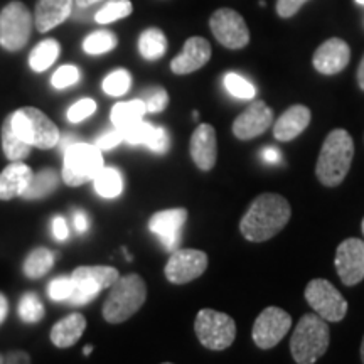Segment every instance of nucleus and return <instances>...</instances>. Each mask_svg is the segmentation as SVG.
Wrapping results in <instances>:
<instances>
[{"label":"nucleus","mask_w":364,"mask_h":364,"mask_svg":"<svg viewBox=\"0 0 364 364\" xmlns=\"http://www.w3.org/2000/svg\"><path fill=\"white\" fill-rule=\"evenodd\" d=\"M292 215L290 203L284 196L265 193L250 204L240 221V231L248 241L262 243L273 238L287 226Z\"/></svg>","instance_id":"nucleus-1"},{"label":"nucleus","mask_w":364,"mask_h":364,"mask_svg":"<svg viewBox=\"0 0 364 364\" xmlns=\"http://www.w3.org/2000/svg\"><path fill=\"white\" fill-rule=\"evenodd\" d=\"M354 157V142L349 132L343 129L332 130L326 136L324 144L318 154L316 176L321 184L327 188H336L343 184V181L351 169Z\"/></svg>","instance_id":"nucleus-2"},{"label":"nucleus","mask_w":364,"mask_h":364,"mask_svg":"<svg viewBox=\"0 0 364 364\" xmlns=\"http://www.w3.org/2000/svg\"><path fill=\"white\" fill-rule=\"evenodd\" d=\"M147 300V285L136 273L120 277L110 287L103 304V318L110 324H122L140 311Z\"/></svg>","instance_id":"nucleus-3"},{"label":"nucleus","mask_w":364,"mask_h":364,"mask_svg":"<svg viewBox=\"0 0 364 364\" xmlns=\"http://www.w3.org/2000/svg\"><path fill=\"white\" fill-rule=\"evenodd\" d=\"M331 331L317 314H306L295 327L290 339V353L297 364H314L324 356L329 348Z\"/></svg>","instance_id":"nucleus-4"},{"label":"nucleus","mask_w":364,"mask_h":364,"mask_svg":"<svg viewBox=\"0 0 364 364\" xmlns=\"http://www.w3.org/2000/svg\"><path fill=\"white\" fill-rule=\"evenodd\" d=\"M11 117L14 132L31 147L48 150L56 147L59 139H61L58 127L39 108H19V110L11 113Z\"/></svg>","instance_id":"nucleus-5"},{"label":"nucleus","mask_w":364,"mask_h":364,"mask_svg":"<svg viewBox=\"0 0 364 364\" xmlns=\"http://www.w3.org/2000/svg\"><path fill=\"white\" fill-rule=\"evenodd\" d=\"M105 167L102 150L97 145L78 142L71 145L65 152V166H63V181L66 186L78 188L86 182L93 181Z\"/></svg>","instance_id":"nucleus-6"},{"label":"nucleus","mask_w":364,"mask_h":364,"mask_svg":"<svg viewBox=\"0 0 364 364\" xmlns=\"http://www.w3.org/2000/svg\"><path fill=\"white\" fill-rule=\"evenodd\" d=\"M34 16L19 0H12L0 11V46L17 53L29 43Z\"/></svg>","instance_id":"nucleus-7"},{"label":"nucleus","mask_w":364,"mask_h":364,"mask_svg":"<svg viewBox=\"0 0 364 364\" xmlns=\"http://www.w3.org/2000/svg\"><path fill=\"white\" fill-rule=\"evenodd\" d=\"M194 331L199 343L211 351H223L235 343L236 324L225 312L203 309L198 312L194 322Z\"/></svg>","instance_id":"nucleus-8"},{"label":"nucleus","mask_w":364,"mask_h":364,"mask_svg":"<svg viewBox=\"0 0 364 364\" xmlns=\"http://www.w3.org/2000/svg\"><path fill=\"white\" fill-rule=\"evenodd\" d=\"M73 289L71 297L68 304L71 306H85L90 300H93L105 289H110L115 282L120 279V273L117 268L95 265V267H78L71 275Z\"/></svg>","instance_id":"nucleus-9"},{"label":"nucleus","mask_w":364,"mask_h":364,"mask_svg":"<svg viewBox=\"0 0 364 364\" xmlns=\"http://www.w3.org/2000/svg\"><path fill=\"white\" fill-rule=\"evenodd\" d=\"M306 300L312 311L327 322L343 321L348 314V300L331 282L324 279L309 282L306 287Z\"/></svg>","instance_id":"nucleus-10"},{"label":"nucleus","mask_w":364,"mask_h":364,"mask_svg":"<svg viewBox=\"0 0 364 364\" xmlns=\"http://www.w3.org/2000/svg\"><path fill=\"white\" fill-rule=\"evenodd\" d=\"M209 27L218 43L228 49H243L250 43V31L243 16L233 9H218L209 19Z\"/></svg>","instance_id":"nucleus-11"},{"label":"nucleus","mask_w":364,"mask_h":364,"mask_svg":"<svg viewBox=\"0 0 364 364\" xmlns=\"http://www.w3.org/2000/svg\"><path fill=\"white\" fill-rule=\"evenodd\" d=\"M208 268V255L201 250L177 248L171 253L164 273L171 284H189L203 275Z\"/></svg>","instance_id":"nucleus-12"},{"label":"nucleus","mask_w":364,"mask_h":364,"mask_svg":"<svg viewBox=\"0 0 364 364\" xmlns=\"http://www.w3.org/2000/svg\"><path fill=\"white\" fill-rule=\"evenodd\" d=\"M292 327V317L279 307H267L253 324L252 338L260 349H272L285 338Z\"/></svg>","instance_id":"nucleus-13"},{"label":"nucleus","mask_w":364,"mask_h":364,"mask_svg":"<svg viewBox=\"0 0 364 364\" xmlns=\"http://www.w3.org/2000/svg\"><path fill=\"white\" fill-rule=\"evenodd\" d=\"M336 268L344 285H358L364 279V241L344 240L336 252Z\"/></svg>","instance_id":"nucleus-14"},{"label":"nucleus","mask_w":364,"mask_h":364,"mask_svg":"<svg viewBox=\"0 0 364 364\" xmlns=\"http://www.w3.org/2000/svg\"><path fill=\"white\" fill-rule=\"evenodd\" d=\"M188 221V211L184 208L166 209V211H159L150 218L149 230L164 243V248L167 252H176L181 243L182 228Z\"/></svg>","instance_id":"nucleus-15"},{"label":"nucleus","mask_w":364,"mask_h":364,"mask_svg":"<svg viewBox=\"0 0 364 364\" xmlns=\"http://www.w3.org/2000/svg\"><path fill=\"white\" fill-rule=\"evenodd\" d=\"M273 125V110L262 100H255L233 122V134L240 140H252Z\"/></svg>","instance_id":"nucleus-16"},{"label":"nucleus","mask_w":364,"mask_h":364,"mask_svg":"<svg viewBox=\"0 0 364 364\" xmlns=\"http://www.w3.org/2000/svg\"><path fill=\"white\" fill-rule=\"evenodd\" d=\"M351 61V49L346 41L339 38L327 39L314 53L312 65L321 75H338Z\"/></svg>","instance_id":"nucleus-17"},{"label":"nucleus","mask_w":364,"mask_h":364,"mask_svg":"<svg viewBox=\"0 0 364 364\" xmlns=\"http://www.w3.org/2000/svg\"><path fill=\"white\" fill-rule=\"evenodd\" d=\"M189 152L198 169L208 172L216 166L218 139L213 125H198V129L193 132V136H191Z\"/></svg>","instance_id":"nucleus-18"},{"label":"nucleus","mask_w":364,"mask_h":364,"mask_svg":"<svg viewBox=\"0 0 364 364\" xmlns=\"http://www.w3.org/2000/svg\"><path fill=\"white\" fill-rule=\"evenodd\" d=\"M211 44L204 38H189L184 43L182 51L171 61V70L174 75H191L201 70L211 59Z\"/></svg>","instance_id":"nucleus-19"},{"label":"nucleus","mask_w":364,"mask_h":364,"mask_svg":"<svg viewBox=\"0 0 364 364\" xmlns=\"http://www.w3.org/2000/svg\"><path fill=\"white\" fill-rule=\"evenodd\" d=\"M311 118L312 113L307 107L294 105L282 113V117L273 124V136L280 142H290L311 125Z\"/></svg>","instance_id":"nucleus-20"},{"label":"nucleus","mask_w":364,"mask_h":364,"mask_svg":"<svg viewBox=\"0 0 364 364\" xmlns=\"http://www.w3.org/2000/svg\"><path fill=\"white\" fill-rule=\"evenodd\" d=\"M33 177V169L24 162H11V166L0 172V199L11 201L14 198H19L29 188Z\"/></svg>","instance_id":"nucleus-21"},{"label":"nucleus","mask_w":364,"mask_h":364,"mask_svg":"<svg viewBox=\"0 0 364 364\" xmlns=\"http://www.w3.org/2000/svg\"><path fill=\"white\" fill-rule=\"evenodd\" d=\"M73 0H38L34 24L39 33H48L71 16Z\"/></svg>","instance_id":"nucleus-22"},{"label":"nucleus","mask_w":364,"mask_h":364,"mask_svg":"<svg viewBox=\"0 0 364 364\" xmlns=\"http://www.w3.org/2000/svg\"><path fill=\"white\" fill-rule=\"evenodd\" d=\"M86 329V318L83 314H70L58 321L51 329V341L56 348L66 349L75 346Z\"/></svg>","instance_id":"nucleus-23"},{"label":"nucleus","mask_w":364,"mask_h":364,"mask_svg":"<svg viewBox=\"0 0 364 364\" xmlns=\"http://www.w3.org/2000/svg\"><path fill=\"white\" fill-rule=\"evenodd\" d=\"M147 113L145 103L140 98L132 100V102H120L112 108L110 120L115 129L124 130L127 127L144 120V115Z\"/></svg>","instance_id":"nucleus-24"},{"label":"nucleus","mask_w":364,"mask_h":364,"mask_svg":"<svg viewBox=\"0 0 364 364\" xmlns=\"http://www.w3.org/2000/svg\"><path fill=\"white\" fill-rule=\"evenodd\" d=\"M2 149L6 157L11 162H22L31 156V145L26 144L19 135L14 132L12 117L9 115L2 125Z\"/></svg>","instance_id":"nucleus-25"},{"label":"nucleus","mask_w":364,"mask_h":364,"mask_svg":"<svg viewBox=\"0 0 364 364\" xmlns=\"http://www.w3.org/2000/svg\"><path fill=\"white\" fill-rule=\"evenodd\" d=\"M61 53V46L56 39H44L29 54V66L36 73H43L51 68Z\"/></svg>","instance_id":"nucleus-26"},{"label":"nucleus","mask_w":364,"mask_h":364,"mask_svg":"<svg viewBox=\"0 0 364 364\" xmlns=\"http://www.w3.org/2000/svg\"><path fill=\"white\" fill-rule=\"evenodd\" d=\"M139 51L144 59L156 61L167 51V38L157 27L145 29L139 38Z\"/></svg>","instance_id":"nucleus-27"},{"label":"nucleus","mask_w":364,"mask_h":364,"mask_svg":"<svg viewBox=\"0 0 364 364\" xmlns=\"http://www.w3.org/2000/svg\"><path fill=\"white\" fill-rule=\"evenodd\" d=\"M93 184L95 191L102 198L113 199L120 196L122 191H124V177H122V172L115 169V167H103L93 179Z\"/></svg>","instance_id":"nucleus-28"},{"label":"nucleus","mask_w":364,"mask_h":364,"mask_svg":"<svg viewBox=\"0 0 364 364\" xmlns=\"http://www.w3.org/2000/svg\"><path fill=\"white\" fill-rule=\"evenodd\" d=\"M54 267V255L51 250L39 247L27 255L24 262V273L27 279L38 280Z\"/></svg>","instance_id":"nucleus-29"},{"label":"nucleus","mask_w":364,"mask_h":364,"mask_svg":"<svg viewBox=\"0 0 364 364\" xmlns=\"http://www.w3.org/2000/svg\"><path fill=\"white\" fill-rule=\"evenodd\" d=\"M58 184H59L58 172L53 169H44V171H41L39 174H34L29 188L24 191L22 198H26V199L48 198L49 194H53L54 191L58 189Z\"/></svg>","instance_id":"nucleus-30"},{"label":"nucleus","mask_w":364,"mask_h":364,"mask_svg":"<svg viewBox=\"0 0 364 364\" xmlns=\"http://www.w3.org/2000/svg\"><path fill=\"white\" fill-rule=\"evenodd\" d=\"M134 6L130 0H108L100 11L95 14V21L98 24H112V22L129 17Z\"/></svg>","instance_id":"nucleus-31"},{"label":"nucleus","mask_w":364,"mask_h":364,"mask_svg":"<svg viewBox=\"0 0 364 364\" xmlns=\"http://www.w3.org/2000/svg\"><path fill=\"white\" fill-rule=\"evenodd\" d=\"M117 44L118 39L112 31H95L93 34H90L88 38L83 41V51L86 54H91V56H97V54H103L115 49Z\"/></svg>","instance_id":"nucleus-32"},{"label":"nucleus","mask_w":364,"mask_h":364,"mask_svg":"<svg viewBox=\"0 0 364 364\" xmlns=\"http://www.w3.org/2000/svg\"><path fill=\"white\" fill-rule=\"evenodd\" d=\"M19 317L26 324H38L39 321L44 318V306L34 292L22 295L19 302Z\"/></svg>","instance_id":"nucleus-33"},{"label":"nucleus","mask_w":364,"mask_h":364,"mask_svg":"<svg viewBox=\"0 0 364 364\" xmlns=\"http://www.w3.org/2000/svg\"><path fill=\"white\" fill-rule=\"evenodd\" d=\"M225 88L228 93L233 95L238 100H253L255 95H257V88L238 73H226Z\"/></svg>","instance_id":"nucleus-34"},{"label":"nucleus","mask_w":364,"mask_h":364,"mask_svg":"<svg viewBox=\"0 0 364 364\" xmlns=\"http://www.w3.org/2000/svg\"><path fill=\"white\" fill-rule=\"evenodd\" d=\"M132 86V75L127 70L112 71L103 80V91L110 97H124Z\"/></svg>","instance_id":"nucleus-35"},{"label":"nucleus","mask_w":364,"mask_h":364,"mask_svg":"<svg viewBox=\"0 0 364 364\" xmlns=\"http://www.w3.org/2000/svg\"><path fill=\"white\" fill-rule=\"evenodd\" d=\"M140 100L145 103L147 113H159L164 112L169 105V95L162 86H150V88L144 90L140 95Z\"/></svg>","instance_id":"nucleus-36"},{"label":"nucleus","mask_w":364,"mask_h":364,"mask_svg":"<svg viewBox=\"0 0 364 364\" xmlns=\"http://www.w3.org/2000/svg\"><path fill=\"white\" fill-rule=\"evenodd\" d=\"M154 130H156V127L152 124H147V122L140 120L120 132L122 135H124L125 142H129L132 145H147L150 142V139H152Z\"/></svg>","instance_id":"nucleus-37"},{"label":"nucleus","mask_w":364,"mask_h":364,"mask_svg":"<svg viewBox=\"0 0 364 364\" xmlns=\"http://www.w3.org/2000/svg\"><path fill=\"white\" fill-rule=\"evenodd\" d=\"M73 289H75V284H73L71 277H58V279H54L49 284L48 294L56 302H63V300H68L71 297Z\"/></svg>","instance_id":"nucleus-38"},{"label":"nucleus","mask_w":364,"mask_h":364,"mask_svg":"<svg viewBox=\"0 0 364 364\" xmlns=\"http://www.w3.org/2000/svg\"><path fill=\"white\" fill-rule=\"evenodd\" d=\"M95 112H97V103H95V100L83 98L73 105L70 110H68L66 117L71 124H80V122H83L88 117L93 115Z\"/></svg>","instance_id":"nucleus-39"},{"label":"nucleus","mask_w":364,"mask_h":364,"mask_svg":"<svg viewBox=\"0 0 364 364\" xmlns=\"http://www.w3.org/2000/svg\"><path fill=\"white\" fill-rule=\"evenodd\" d=\"M80 80V70L76 66H61L59 70L54 73L51 83L56 90H65L68 86H73L75 83H78Z\"/></svg>","instance_id":"nucleus-40"},{"label":"nucleus","mask_w":364,"mask_h":364,"mask_svg":"<svg viewBox=\"0 0 364 364\" xmlns=\"http://www.w3.org/2000/svg\"><path fill=\"white\" fill-rule=\"evenodd\" d=\"M147 147L152 150L154 154H166L167 150L171 149L169 132L164 129V127H156V130H154V135L152 139H150V142L147 144Z\"/></svg>","instance_id":"nucleus-41"},{"label":"nucleus","mask_w":364,"mask_h":364,"mask_svg":"<svg viewBox=\"0 0 364 364\" xmlns=\"http://www.w3.org/2000/svg\"><path fill=\"white\" fill-rule=\"evenodd\" d=\"M122 142H124V135H122L120 130L113 127L112 130L105 132V134L100 135L95 145H97L100 150H110L113 147H117V145H120Z\"/></svg>","instance_id":"nucleus-42"},{"label":"nucleus","mask_w":364,"mask_h":364,"mask_svg":"<svg viewBox=\"0 0 364 364\" xmlns=\"http://www.w3.org/2000/svg\"><path fill=\"white\" fill-rule=\"evenodd\" d=\"M306 2L309 0H277V14L282 19H289V17L295 16Z\"/></svg>","instance_id":"nucleus-43"},{"label":"nucleus","mask_w":364,"mask_h":364,"mask_svg":"<svg viewBox=\"0 0 364 364\" xmlns=\"http://www.w3.org/2000/svg\"><path fill=\"white\" fill-rule=\"evenodd\" d=\"M0 364H31V356L26 351H11L0 354Z\"/></svg>","instance_id":"nucleus-44"},{"label":"nucleus","mask_w":364,"mask_h":364,"mask_svg":"<svg viewBox=\"0 0 364 364\" xmlns=\"http://www.w3.org/2000/svg\"><path fill=\"white\" fill-rule=\"evenodd\" d=\"M53 235L58 241H65L70 238V228H68V223L65 218L56 216L53 220Z\"/></svg>","instance_id":"nucleus-45"},{"label":"nucleus","mask_w":364,"mask_h":364,"mask_svg":"<svg viewBox=\"0 0 364 364\" xmlns=\"http://www.w3.org/2000/svg\"><path fill=\"white\" fill-rule=\"evenodd\" d=\"M73 223H75V228L78 233H86L90 230V218L85 211H75L73 213Z\"/></svg>","instance_id":"nucleus-46"},{"label":"nucleus","mask_w":364,"mask_h":364,"mask_svg":"<svg viewBox=\"0 0 364 364\" xmlns=\"http://www.w3.org/2000/svg\"><path fill=\"white\" fill-rule=\"evenodd\" d=\"M262 159L268 164H280L282 154L275 147H265L262 150Z\"/></svg>","instance_id":"nucleus-47"},{"label":"nucleus","mask_w":364,"mask_h":364,"mask_svg":"<svg viewBox=\"0 0 364 364\" xmlns=\"http://www.w3.org/2000/svg\"><path fill=\"white\" fill-rule=\"evenodd\" d=\"M80 142V139L76 135H73V134H66V135H63L61 139H59V142H58V145L59 147H61V150L63 152H66L68 149L71 147V145H75V144H78Z\"/></svg>","instance_id":"nucleus-48"},{"label":"nucleus","mask_w":364,"mask_h":364,"mask_svg":"<svg viewBox=\"0 0 364 364\" xmlns=\"http://www.w3.org/2000/svg\"><path fill=\"white\" fill-rule=\"evenodd\" d=\"M9 314V300L4 294H0V326H2V322L6 321Z\"/></svg>","instance_id":"nucleus-49"},{"label":"nucleus","mask_w":364,"mask_h":364,"mask_svg":"<svg viewBox=\"0 0 364 364\" xmlns=\"http://www.w3.org/2000/svg\"><path fill=\"white\" fill-rule=\"evenodd\" d=\"M358 83H359V88L364 91V58L361 59V63H359V68H358Z\"/></svg>","instance_id":"nucleus-50"},{"label":"nucleus","mask_w":364,"mask_h":364,"mask_svg":"<svg viewBox=\"0 0 364 364\" xmlns=\"http://www.w3.org/2000/svg\"><path fill=\"white\" fill-rule=\"evenodd\" d=\"M102 2V0H76V6L78 7H93L95 4Z\"/></svg>","instance_id":"nucleus-51"},{"label":"nucleus","mask_w":364,"mask_h":364,"mask_svg":"<svg viewBox=\"0 0 364 364\" xmlns=\"http://www.w3.org/2000/svg\"><path fill=\"white\" fill-rule=\"evenodd\" d=\"M91 351H93V346H86V348L83 349V353L86 354V356H88V354H90Z\"/></svg>","instance_id":"nucleus-52"},{"label":"nucleus","mask_w":364,"mask_h":364,"mask_svg":"<svg viewBox=\"0 0 364 364\" xmlns=\"http://www.w3.org/2000/svg\"><path fill=\"white\" fill-rule=\"evenodd\" d=\"M361 361L364 364V338H363V343H361Z\"/></svg>","instance_id":"nucleus-53"},{"label":"nucleus","mask_w":364,"mask_h":364,"mask_svg":"<svg viewBox=\"0 0 364 364\" xmlns=\"http://www.w3.org/2000/svg\"><path fill=\"white\" fill-rule=\"evenodd\" d=\"M358 4H361V6H364V0H356Z\"/></svg>","instance_id":"nucleus-54"},{"label":"nucleus","mask_w":364,"mask_h":364,"mask_svg":"<svg viewBox=\"0 0 364 364\" xmlns=\"http://www.w3.org/2000/svg\"><path fill=\"white\" fill-rule=\"evenodd\" d=\"M361 228H363V233H364V218H363V223H361Z\"/></svg>","instance_id":"nucleus-55"},{"label":"nucleus","mask_w":364,"mask_h":364,"mask_svg":"<svg viewBox=\"0 0 364 364\" xmlns=\"http://www.w3.org/2000/svg\"><path fill=\"white\" fill-rule=\"evenodd\" d=\"M162 364H172V363H162Z\"/></svg>","instance_id":"nucleus-56"}]
</instances>
